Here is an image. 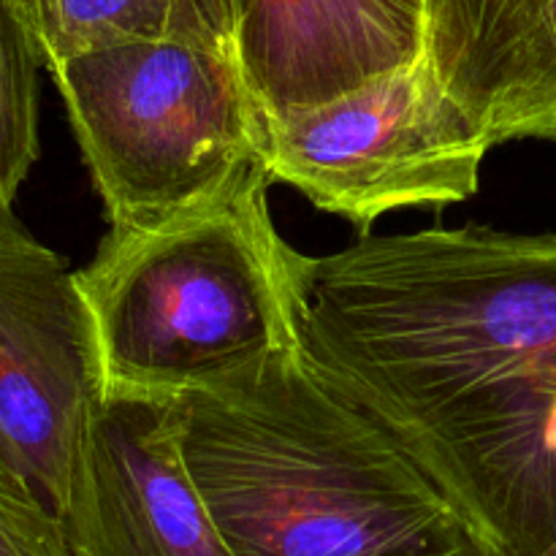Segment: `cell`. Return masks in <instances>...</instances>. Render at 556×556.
Masks as SVG:
<instances>
[{
  "label": "cell",
  "instance_id": "4fadbf2b",
  "mask_svg": "<svg viewBox=\"0 0 556 556\" xmlns=\"http://www.w3.org/2000/svg\"><path fill=\"white\" fill-rule=\"evenodd\" d=\"M0 556H74L63 521L0 451Z\"/></svg>",
  "mask_w": 556,
  "mask_h": 556
},
{
  "label": "cell",
  "instance_id": "277c9868",
  "mask_svg": "<svg viewBox=\"0 0 556 556\" xmlns=\"http://www.w3.org/2000/svg\"><path fill=\"white\" fill-rule=\"evenodd\" d=\"M49 76L109 226L166 220L261 166V101L217 43L136 38L63 60Z\"/></svg>",
  "mask_w": 556,
  "mask_h": 556
},
{
  "label": "cell",
  "instance_id": "52a82bcc",
  "mask_svg": "<svg viewBox=\"0 0 556 556\" xmlns=\"http://www.w3.org/2000/svg\"><path fill=\"white\" fill-rule=\"evenodd\" d=\"M492 556L556 546V353L389 429Z\"/></svg>",
  "mask_w": 556,
  "mask_h": 556
},
{
  "label": "cell",
  "instance_id": "3957f363",
  "mask_svg": "<svg viewBox=\"0 0 556 556\" xmlns=\"http://www.w3.org/2000/svg\"><path fill=\"white\" fill-rule=\"evenodd\" d=\"M261 166L188 212L109 226L76 269L103 391L177 400L299 345L296 250Z\"/></svg>",
  "mask_w": 556,
  "mask_h": 556
},
{
  "label": "cell",
  "instance_id": "5bb4252c",
  "mask_svg": "<svg viewBox=\"0 0 556 556\" xmlns=\"http://www.w3.org/2000/svg\"><path fill=\"white\" fill-rule=\"evenodd\" d=\"M190 33L237 54V0H179Z\"/></svg>",
  "mask_w": 556,
  "mask_h": 556
},
{
  "label": "cell",
  "instance_id": "7c38bea8",
  "mask_svg": "<svg viewBox=\"0 0 556 556\" xmlns=\"http://www.w3.org/2000/svg\"><path fill=\"white\" fill-rule=\"evenodd\" d=\"M33 38L14 0H0V204H14L30 177L38 139V71Z\"/></svg>",
  "mask_w": 556,
  "mask_h": 556
},
{
  "label": "cell",
  "instance_id": "ba28073f",
  "mask_svg": "<svg viewBox=\"0 0 556 556\" xmlns=\"http://www.w3.org/2000/svg\"><path fill=\"white\" fill-rule=\"evenodd\" d=\"M58 516L74 556H233L185 465L177 400L103 391Z\"/></svg>",
  "mask_w": 556,
  "mask_h": 556
},
{
  "label": "cell",
  "instance_id": "8fae6325",
  "mask_svg": "<svg viewBox=\"0 0 556 556\" xmlns=\"http://www.w3.org/2000/svg\"><path fill=\"white\" fill-rule=\"evenodd\" d=\"M43 68L136 38L188 36L179 0H14Z\"/></svg>",
  "mask_w": 556,
  "mask_h": 556
},
{
  "label": "cell",
  "instance_id": "6da1fadb",
  "mask_svg": "<svg viewBox=\"0 0 556 556\" xmlns=\"http://www.w3.org/2000/svg\"><path fill=\"white\" fill-rule=\"evenodd\" d=\"M177 410L185 465L233 556H492L302 345L177 396Z\"/></svg>",
  "mask_w": 556,
  "mask_h": 556
},
{
  "label": "cell",
  "instance_id": "7a4b0ae2",
  "mask_svg": "<svg viewBox=\"0 0 556 556\" xmlns=\"http://www.w3.org/2000/svg\"><path fill=\"white\" fill-rule=\"evenodd\" d=\"M293 280L304 356L386 429L556 353V233H364Z\"/></svg>",
  "mask_w": 556,
  "mask_h": 556
},
{
  "label": "cell",
  "instance_id": "8992f818",
  "mask_svg": "<svg viewBox=\"0 0 556 556\" xmlns=\"http://www.w3.org/2000/svg\"><path fill=\"white\" fill-rule=\"evenodd\" d=\"M103 394L76 269L0 204V451L60 514Z\"/></svg>",
  "mask_w": 556,
  "mask_h": 556
},
{
  "label": "cell",
  "instance_id": "5b68a950",
  "mask_svg": "<svg viewBox=\"0 0 556 556\" xmlns=\"http://www.w3.org/2000/svg\"><path fill=\"white\" fill-rule=\"evenodd\" d=\"M492 139L432 60L383 71L313 106H261V168L367 233L407 206L472 199Z\"/></svg>",
  "mask_w": 556,
  "mask_h": 556
},
{
  "label": "cell",
  "instance_id": "9c48e42d",
  "mask_svg": "<svg viewBox=\"0 0 556 556\" xmlns=\"http://www.w3.org/2000/svg\"><path fill=\"white\" fill-rule=\"evenodd\" d=\"M237 3V58L264 109L324 103L427 52V0Z\"/></svg>",
  "mask_w": 556,
  "mask_h": 556
},
{
  "label": "cell",
  "instance_id": "30bf717a",
  "mask_svg": "<svg viewBox=\"0 0 556 556\" xmlns=\"http://www.w3.org/2000/svg\"><path fill=\"white\" fill-rule=\"evenodd\" d=\"M427 54L494 147L556 144V0H427Z\"/></svg>",
  "mask_w": 556,
  "mask_h": 556
}]
</instances>
